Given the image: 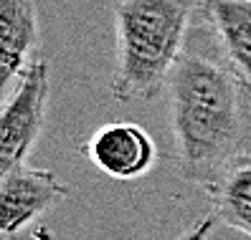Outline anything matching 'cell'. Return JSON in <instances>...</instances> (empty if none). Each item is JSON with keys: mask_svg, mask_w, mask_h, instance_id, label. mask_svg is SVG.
<instances>
[{"mask_svg": "<svg viewBox=\"0 0 251 240\" xmlns=\"http://www.w3.org/2000/svg\"><path fill=\"white\" fill-rule=\"evenodd\" d=\"M198 18L236 79L251 91V0H201Z\"/></svg>", "mask_w": 251, "mask_h": 240, "instance_id": "6", "label": "cell"}, {"mask_svg": "<svg viewBox=\"0 0 251 240\" xmlns=\"http://www.w3.org/2000/svg\"><path fill=\"white\" fill-rule=\"evenodd\" d=\"M203 192L211 200V215L221 225L251 238V154L226 164Z\"/></svg>", "mask_w": 251, "mask_h": 240, "instance_id": "8", "label": "cell"}, {"mask_svg": "<svg viewBox=\"0 0 251 240\" xmlns=\"http://www.w3.org/2000/svg\"><path fill=\"white\" fill-rule=\"evenodd\" d=\"M69 185L51 170L21 164L0 175V230L5 238L43 218L53 205L69 197Z\"/></svg>", "mask_w": 251, "mask_h": 240, "instance_id": "4", "label": "cell"}, {"mask_svg": "<svg viewBox=\"0 0 251 240\" xmlns=\"http://www.w3.org/2000/svg\"><path fill=\"white\" fill-rule=\"evenodd\" d=\"M5 240H13V238H5Z\"/></svg>", "mask_w": 251, "mask_h": 240, "instance_id": "10", "label": "cell"}, {"mask_svg": "<svg viewBox=\"0 0 251 240\" xmlns=\"http://www.w3.org/2000/svg\"><path fill=\"white\" fill-rule=\"evenodd\" d=\"M81 152L94 167L112 179H140L157 164V144L150 131L132 122L99 127L84 142Z\"/></svg>", "mask_w": 251, "mask_h": 240, "instance_id": "5", "label": "cell"}, {"mask_svg": "<svg viewBox=\"0 0 251 240\" xmlns=\"http://www.w3.org/2000/svg\"><path fill=\"white\" fill-rule=\"evenodd\" d=\"M49 96H51V81H49V64L38 56L28 66L16 88L5 96L3 114H0V175L28 164L33 147L46 124L49 111Z\"/></svg>", "mask_w": 251, "mask_h": 240, "instance_id": "3", "label": "cell"}, {"mask_svg": "<svg viewBox=\"0 0 251 240\" xmlns=\"http://www.w3.org/2000/svg\"><path fill=\"white\" fill-rule=\"evenodd\" d=\"M38 58V8L33 0H0V71L3 88Z\"/></svg>", "mask_w": 251, "mask_h": 240, "instance_id": "7", "label": "cell"}, {"mask_svg": "<svg viewBox=\"0 0 251 240\" xmlns=\"http://www.w3.org/2000/svg\"><path fill=\"white\" fill-rule=\"evenodd\" d=\"M216 225H218V220H216L213 215H205V218H201L190 230H185L178 240H208Z\"/></svg>", "mask_w": 251, "mask_h": 240, "instance_id": "9", "label": "cell"}, {"mask_svg": "<svg viewBox=\"0 0 251 240\" xmlns=\"http://www.w3.org/2000/svg\"><path fill=\"white\" fill-rule=\"evenodd\" d=\"M165 91L183 179L203 190L236 157L251 154V91L228 68L198 16Z\"/></svg>", "mask_w": 251, "mask_h": 240, "instance_id": "1", "label": "cell"}, {"mask_svg": "<svg viewBox=\"0 0 251 240\" xmlns=\"http://www.w3.org/2000/svg\"><path fill=\"white\" fill-rule=\"evenodd\" d=\"M198 16L193 0H120L114 8L117 101H152L168 88L170 73L188 46Z\"/></svg>", "mask_w": 251, "mask_h": 240, "instance_id": "2", "label": "cell"}]
</instances>
